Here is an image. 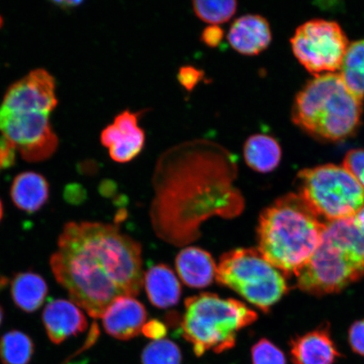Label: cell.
Here are the masks:
<instances>
[{"instance_id": "obj_38", "label": "cell", "mask_w": 364, "mask_h": 364, "mask_svg": "<svg viewBox=\"0 0 364 364\" xmlns=\"http://www.w3.org/2000/svg\"><path fill=\"white\" fill-rule=\"evenodd\" d=\"M4 309L1 306H0V326L2 325V322L4 320Z\"/></svg>"}, {"instance_id": "obj_10", "label": "cell", "mask_w": 364, "mask_h": 364, "mask_svg": "<svg viewBox=\"0 0 364 364\" xmlns=\"http://www.w3.org/2000/svg\"><path fill=\"white\" fill-rule=\"evenodd\" d=\"M57 104L53 76L38 68L9 88L1 107L12 112L49 113Z\"/></svg>"}, {"instance_id": "obj_3", "label": "cell", "mask_w": 364, "mask_h": 364, "mask_svg": "<svg viewBox=\"0 0 364 364\" xmlns=\"http://www.w3.org/2000/svg\"><path fill=\"white\" fill-rule=\"evenodd\" d=\"M325 229L299 195L284 196L259 218L257 250L285 276H297L320 245Z\"/></svg>"}, {"instance_id": "obj_36", "label": "cell", "mask_w": 364, "mask_h": 364, "mask_svg": "<svg viewBox=\"0 0 364 364\" xmlns=\"http://www.w3.org/2000/svg\"><path fill=\"white\" fill-rule=\"evenodd\" d=\"M116 189L115 183L113 181H103L101 185V193L104 195H110Z\"/></svg>"}, {"instance_id": "obj_31", "label": "cell", "mask_w": 364, "mask_h": 364, "mask_svg": "<svg viewBox=\"0 0 364 364\" xmlns=\"http://www.w3.org/2000/svg\"><path fill=\"white\" fill-rule=\"evenodd\" d=\"M16 147L10 140L0 138V171L9 169L14 166L16 159Z\"/></svg>"}, {"instance_id": "obj_26", "label": "cell", "mask_w": 364, "mask_h": 364, "mask_svg": "<svg viewBox=\"0 0 364 364\" xmlns=\"http://www.w3.org/2000/svg\"><path fill=\"white\" fill-rule=\"evenodd\" d=\"M58 144L57 136L51 130L38 142L19 150L23 159L26 161L38 162L51 156L55 151Z\"/></svg>"}, {"instance_id": "obj_15", "label": "cell", "mask_w": 364, "mask_h": 364, "mask_svg": "<svg viewBox=\"0 0 364 364\" xmlns=\"http://www.w3.org/2000/svg\"><path fill=\"white\" fill-rule=\"evenodd\" d=\"M290 355L293 364H334L341 357L326 326L291 340Z\"/></svg>"}, {"instance_id": "obj_9", "label": "cell", "mask_w": 364, "mask_h": 364, "mask_svg": "<svg viewBox=\"0 0 364 364\" xmlns=\"http://www.w3.org/2000/svg\"><path fill=\"white\" fill-rule=\"evenodd\" d=\"M291 45L299 62L317 76L339 71L349 43L338 23L312 20L298 27Z\"/></svg>"}, {"instance_id": "obj_7", "label": "cell", "mask_w": 364, "mask_h": 364, "mask_svg": "<svg viewBox=\"0 0 364 364\" xmlns=\"http://www.w3.org/2000/svg\"><path fill=\"white\" fill-rule=\"evenodd\" d=\"M216 280L263 312L269 311L289 289L281 272L252 248L223 254L217 266Z\"/></svg>"}, {"instance_id": "obj_41", "label": "cell", "mask_w": 364, "mask_h": 364, "mask_svg": "<svg viewBox=\"0 0 364 364\" xmlns=\"http://www.w3.org/2000/svg\"><path fill=\"white\" fill-rule=\"evenodd\" d=\"M2 23H3V20H2L1 16H0V26H2Z\"/></svg>"}, {"instance_id": "obj_20", "label": "cell", "mask_w": 364, "mask_h": 364, "mask_svg": "<svg viewBox=\"0 0 364 364\" xmlns=\"http://www.w3.org/2000/svg\"><path fill=\"white\" fill-rule=\"evenodd\" d=\"M243 154L247 165L255 171L269 173L279 166L282 158L280 144L273 136L254 134L245 141Z\"/></svg>"}, {"instance_id": "obj_30", "label": "cell", "mask_w": 364, "mask_h": 364, "mask_svg": "<svg viewBox=\"0 0 364 364\" xmlns=\"http://www.w3.org/2000/svg\"><path fill=\"white\" fill-rule=\"evenodd\" d=\"M348 339L353 351L364 357V320L354 323L349 330Z\"/></svg>"}, {"instance_id": "obj_17", "label": "cell", "mask_w": 364, "mask_h": 364, "mask_svg": "<svg viewBox=\"0 0 364 364\" xmlns=\"http://www.w3.org/2000/svg\"><path fill=\"white\" fill-rule=\"evenodd\" d=\"M144 284L153 306L167 309L178 304L181 296L180 282L171 268L165 264L150 267L144 275Z\"/></svg>"}, {"instance_id": "obj_33", "label": "cell", "mask_w": 364, "mask_h": 364, "mask_svg": "<svg viewBox=\"0 0 364 364\" xmlns=\"http://www.w3.org/2000/svg\"><path fill=\"white\" fill-rule=\"evenodd\" d=\"M142 333L146 338L153 341L162 340L167 335V328L165 324L158 320H151L143 327Z\"/></svg>"}, {"instance_id": "obj_34", "label": "cell", "mask_w": 364, "mask_h": 364, "mask_svg": "<svg viewBox=\"0 0 364 364\" xmlns=\"http://www.w3.org/2000/svg\"><path fill=\"white\" fill-rule=\"evenodd\" d=\"M65 197L68 203H79L85 198V192L80 185L73 184L67 186Z\"/></svg>"}, {"instance_id": "obj_22", "label": "cell", "mask_w": 364, "mask_h": 364, "mask_svg": "<svg viewBox=\"0 0 364 364\" xmlns=\"http://www.w3.org/2000/svg\"><path fill=\"white\" fill-rule=\"evenodd\" d=\"M34 353V341L25 332L11 330L0 338V361L3 364H29Z\"/></svg>"}, {"instance_id": "obj_13", "label": "cell", "mask_w": 364, "mask_h": 364, "mask_svg": "<svg viewBox=\"0 0 364 364\" xmlns=\"http://www.w3.org/2000/svg\"><path fill=\"white\" fill-rule=\"evenodd\" d=\"M49 113L18 112L0 107V131L20 149L33 144L51 131Z\"/></svg>"}, {"instance_id": "obj_6", "label": "cell", "mask_w": 364, "mask_h": 364, "mask_svg": "<svg viewBox=\"0 0 364 364\" xmlns=\"http://www.w3.org/2000/svg\"><path fill=\"white\" fill-rule=\"evenodd\" d=\"M257 318V314L237 299L203 293L185 300L182 336L192 344L196 356L208 351L222 353L233 348L238 332Z\"/></svg>"}, {"instance_id": "obj_23", "label": "cell", "mask_w": 364, "mask_h": 364, "mask_svg": "<svg viewBox=\"0 0 364 364\" xmlns=\"http://www.w3.org/2000/svg\"><path fill=\"white\" fill-rule=\"evenodd\" d=\"M195 15L208 24L218 26L235 15L238 2L235 0H197L193 2Z\"/></svg>"}, {"instance_id": "obj_37", "label": "cell", "mask_w": 364, "mask_h": 364, "mask_svg": "<svg viewBox=\"0 0 364 364\" xmlns=\"http://www.w3.org/2000/svg\"><path fill=\"white\" fill-rule=\"evenodd\" d=\"M54 4H58V6H60L61 8L70 9V8L76 7L77 6H80V4H81V2H80V1H58Z\"/></svg>"}, {"instance_id": "obj_24", "label": "cell", "mask_w": 364, "mask_h": 364, "mask_svg": "<svg viewBox=\"0 0 364 364\" xmlns=\"http://www.w3.org/2000/svg\"><path fill=\"white\" fill-rule=\"evenodd\" d=\"M145 132L139 127L129 134H120L119 140L109 149L112 161L117 163H127L139 156L144 147Z\"/></svg>"}, {"instance_id": "obj_5", "label": "cell", "mask_w": 364, "mask_h": 364, "mask_svg": "<svg viewBox=\"0 0 364 364\" xmlns=\"http://www.w3.org/2000/svg\"><path fill=\"white\" fill-rule=\"evenodd\" d=\"M363 98L350 90L338 73L317 75L296 97L292 119L317 139L340 141L360 124Z\"/></svg>"}, {"instance_id": "obj_14", "label": "cell", "mask_w": 364, "mask_h": 364, "mask_svg": "<svg viewBox=\"0 0 364 364\" xmlns=\"http://www.w3.org/2000/svg\"><path fill=\"white\" fill-rule=\"evenodd\" d=\"M227 40L235 51L245 56H256L272 42V31L265 17L247 14L235 19L230 26Z\"/></svg>"}, {"instance_id": "obj_12", "label": "cell", "mask_w": 364, "mask_h": 364, "mask_svg": "<svg viewBox=\"0 0 364 364\" xmlns=\"http://www.w3.org/2000/svg\"><path fill=\"white\" fill-rule=\"evenodd\" d=\"M43 323L48 338L56 345L78 336L88 327L81 308L72 300L62 299H53L45 306Z\"/></svg>"}, {"instance_id": "obj_32", "label": "cell", "mask_w": 364, "mask_h": 364, "mask_svg": "<svg viewBox=\"0 0 364 364\" xmlns=\"http://www.w3.org/2000/svg\"><path fill=\"white\" fill-rule=\"evenodd\" d=\"M225 38V31L220 26L210 25L205 27L202 31L200 41L208 48H216Z\"/></svg>"}, {"instance_id": "obj_40", "label": "cell", "mask_w": 364, "mask_h": 364, "mask_svg": "<svg viewBox=\"0 0 364 364\" xmlns=\"http://www.w3.org/2000/svg\"><path fill=\"white\" fill-rule=\"evenodd\" d=\"M4 216V207L1 200H0V221L2 220Z\"/></svg>"}, {"instance_id": "obj_18", "label": "cell", "mask_w": 364, "mask_h": 364, "mask_svg": "<svg viewBox=\"0 0 364 364\" xmlns=\"http://www.w3.org/2000/svg\"><path fill=\"white\" fill-rule=\"evenodd\" d=\"M11 197L20 210L27 213H36L48 201V182L38 173H21L13 181Z\"/></svg>"}, {"instance_id": "obj_28", "label": "cell", "mask_w": 364, "mask_h": 364, "mask_svg": "<svg viewBox=\"0 0 364 364\" xmlns=\"http://www.w3.org/2000/svg\"><path fill=\"white\" fill-rule=\"evenodd\" d=\"M343 166L364 188V149L350 150L346 154Z\"/></svg>"}, {"instance_id": "obj_11", "label": "cell", "mask_w": 364, "mask_h": 364, "mask_svg": "<svg viewBox=\"0 0 364 364\" xmlns=\"http://www.w3.org/2000/svg\"><path fill=\"white\" fill-rule=\"evenodd\" d=\"M148 314L142 303L130 296L114 300L102 316L105 331L112 338L129 341L136 338L146 324Z\"/></svg>"}, {"instance_id": "obj_39", "label": "cell", "mask_w": 364, "mask_h": 364, "mask_svg": "<svg viewBox=\"0 0 364 364\" xmlns=\"http://www.w3.org/2000/svg\"><path fill=\"white\" fill-rule=\"evenodd\" d=\"M6 284V279L3 277H0V289L4 288V286Z\"/></svg>"}, {"instance_id": "obj_16", "label": "cell", "mask_w": 364, "mask_h": 364, "mask_svg": "<svg viewBox=\"0 0 364 364\" xmlns=\"http://www.w3.org/2000/svg\"><path fill=\"white\" fill-rule=\"evenodd\" d=\"M176 267L181 281L190 288H206L216 279L217 265L212 255L199 247L181 250L176 259Z\"/></svg>"}, {"instance_id": "obj_4", "label": "cell", "mask_w": 364, "mask_h": 364, "mask_svg": "<svg viewBox=\"0 0 364 364\" xmlns=\"http://www.w3.org/2000/svg\"><path fill=\"white\" fill-rule=\"evenodd\" d=\"M364 277V235L353 218L326 224L320 245L299 271L297 284L309 294L338 293Z\"/></svg>"}, {"instance_id": "obj_8", "label": "cell", "mask_w": 364, "mask_h": 364, "mask_svg": "<svg viewBox=\"0 0 364 364\" xmlns=\"http://www.w3.org/2000/svg\"><path fill=\"white\" fill-rule=\"evenodd\" d=\"M298 186L300 197L328 221L353 218L364 203V188L343 166L328 164L303 170Z\"/></svg>"}, {"instance_id": "obj_27", "label": "cell", "mask_w": 364, "mask_h": 364, "mask_svg": "<svg viewBox=\"0 0 364 364\" xmlns=\"http://www.w3.org/2000/svg\"><path fill=\"white\" fill-rule=\"evenodd\" d=\"M250 353L252 364H287L284 353L266 338L258 341Z\"/></svg>"}, {"instance_id": "obj_21", "label": "cell", "mask_w": 364, "mask_h": 364, "mask_svg": "<svg viewBox=\"0 0 364 364\" xmlns=\"http://www.w3.org/2000/svg\"><path fill=\"white\" fill-rule=\"evenodd\" d=\"M347 87L364 97V40L349 44L338 73Z\"/></svg>"}, {"instance_id": "obj_19", "label": "cell", "mask_w": 364, "mask_h": 364, "mask_svg": "<svg viewBox=\"0 0 364 364\" xmlns=\"http://www.w3.org/2000/svg\"><path fill=\"white\" fill-rule=\"evenodd\" d=\"M48 293L47 282L33 272H19L13 277L11 294L16 306L26 313L41 308Z\"/></svg>"}, {"instance_id": "obj_2", "label": "cell", "mask_w": 364, "mask_h": 364, "mask_svg": "<svg viewBox=\"0 0 364 364\" xmlns=\"http://www.w3.org/2000/svg\"><path fill=\"white\" fill-rule=\"evenodd\" d=\"M142 248L114 225L70 222L63 227L50 267L73 302L94 318L144 284Z\"/></svg>"}, {"instance_id": "obj_1", "label": "cell", "mask_w": 364, "mask_h": 364, "mask_svg": "<svg viewBox=\"0 0 364 364\" xmlns=\"http://www.w3.org/2000/svg\"><path fill=\"white\" fill-rule=\"evenodd\" d=\"M236 176L232 154L205 141L163 156L154 175L150 209L159 237L183 247L200 237V226L208 218L240 215L245 202L234 186Z\"/></svg>"}, {"instance_id": "obj_35", "label": "cell", "mask_w": 364, "mask_h": 364, "mask_svg": "<svg viewBox=\"0 0 364 364\" xmlns=\"http://www.w3.org/2000/svg\"><path fill=\"white\" fill-rule=\"evenodd\" d=\"M355 224H356L359 230H360L364 235V203L357 215L353 217Z\"/></svg>"}, {"instance_id": "obj_29", "label": "cell", "mask_w": 364, "mask_h": 364, "mask_svg": "<svg viewBox=\"0 0 364 364\" xmlns=\"http://www.w3.org/2000/svg\"><path fill=\"white\" fill-rule=\"evenodd\" d=\"M176 79L188 92H192L200 82L205 79V73L195 66L183 65L179 68Z\"/></svg>"}, {"instance_id": "obj_25", "label": "cell", "mask_w": 364, "mask_h": 364, "mask_svg": "<svg viewBox=\"0 0 364 364\" xmlns=\"http://www.w3.org/2000/svg\"><path fill=\"white\" fill-rule=\"evenodd\" d=\"M181 361L178 346L167 339L151 341L144 348L141 356L142 364H181Z\"/></svg>"}]
</instances>
